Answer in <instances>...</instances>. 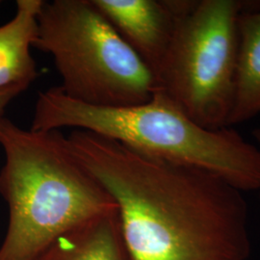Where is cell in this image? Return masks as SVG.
<instances>
[{"instance_id": "7c38bea8", "label": "cell", "mask_w": 260, "mask_h": 260, "mask_svg": "<svg viewBox=\"0 0 260 260\" xmlns=\"http://www.w3.org/2000/svg\"><path fill=\"white\" fill-rule=\"evenodd\" d=\"M0 3H1V1H0Z\"/></svg>"}, {"instance_id": "9c48e42d", "label": "cell", "mask_w": 260, "mask_h": 260, "mask_svg": "<svg viewBox=\"0 0 260 260\" xmlns=\"http://www.w3.org/2000/svg\"><path fill=\"white\" fill-rule=\"evenodd\" d=\"M235 90L229 126L260 114V10L243 9L238 19Z\"/></svg>"}, {"instance_id": "7a4b0ae2", "label": "cell", "mask_w": 260, "mask_h": 260, "mask_svg": "<svg viewBox=\"0 0 260 260\" xmlns=\"http://www.w3.org/2000/svg\"><path fill=\"white\" fill-rule=\"evenodd\" d=\"M0 146V194L9 210L0 260H40L65 233L118 211L59 130L23 129L1 117Z\"/></svg>"}, {"instance_id": "30bf717a", "label": "cell", "mask_w": 260, "mask_h": 260, "mask_svg": "<svg viewBox=\"0 0 260 260\" xmlns=\"http://www.w3.org/2000/svg\"><path fill=\"white\" fill-rule=\"evenodd\" d=\"M27 85H14L0 89V118L3 117V114L10 103L15 100L22 92L27 90Z\"/></svg>"}, {"instance_id": "52a82bcc", "label": "cell", "mask_w": 260, "mask_h": 260, "mask_svg": "<svg viewBox=\"0 0 260 260\" xmlns=\"http://www.w3.org/2000/svg\"><path fill=\"white\" fill-rule=\"evenodd\" d=\"M45 0H18L13 19L0 26V89L30 86L38 69L30 48L36 40L38 18Z\"/></svg>"}, {"instance_id": "ba28073f", "label": "cell", "mask_w": 260, "mask_h": 260, "mask_svg": "<svg viewBox=\"0 0 260 260\" xmlns=\"http://www.w3.org/2000/svg\"><path fill=\"white\" fill-rule=\"evenodd\" d=\"M40 260H131L122 239L118 211L65 233Z\"/></svg>"}, {"instance_id": "8992f818", "label": "cell", "mask_w": 260, "mask_h": 260, "mask_svg": "<svg viewBox=\"0 0 260 260\" xmlns=\"http://www.w3.org/2000/svg\"><path fill=\"white\" fill-rule=\"evenodd\" d=\"M154 76L171 45L176 14L171 0H93Z\"/></svg>"}, {"instance_id": "8fae6325", "label": "cell", "mask_w": 260, "mask_h": 260, "mask_svg": "<svg viewBox=\"0 0 260 260\" xmlns=\"http://www.w3.org/2000/svg\"><path fill=\"white\" fill-rule=\"evenodd\" d=\"M253 137L257 142V149L260 151V126H258L256 129L253 130Z\"/></svg>"}, {"instance_id": "5b68a950", "label": "cell", "mask_w": 260, "mask_h": 260, "mask_svg": "<svg viewBox=\"0 0 260 260\" xmlns=\"http://www.w3.org/2000/svg\"><path fill=\"white\" fill-rule=\"evenodd\" d=\"M176 27L155 75L163 92L208 129L229 126L235 90L238 19L236 0H171Z\"/></svg>"}, {"instance_id": "277c9868", "label": "cell", "mask_w": 260, "mask_h": 260, "mask_svg": "<svg viewBox=\"0 0 260 260\" xmlns=\"http://www.w3.org/2000/svg\"><path fill=\"white\" fill-rule=\"evenodd\" d=\"M33 47L52 56L69 98L103 107L148 103L153 73L93 0L44 1Z\"/></svg>"}, {"instance_id": "3957f363", "label": "cell", "mask_w": 260, "mask_h": 260, "mask_svg": "<svg viewBox=\"0 0 260 260\" xmlns=\"http://www.w3.org/2000/svg\"><path fill=\"white\" fill-rule=\"evenodd\" d=\"M86 130L149 156L202 169L239 189L260 190V151L235 130L208 129L157 90L148 103L103 107L75 101L58 87L38 94L33 130Z\"/></svg>"}, {"instance_id": "6da1fadb", "label": "cell", "mask_w": 260, "mask_h": 260, "mask_svg": "<svg viewBox=\"0 0 260 260\" xmlns=\"http://www.w3.org/2000/svg\"><path fill=\"white\" fill-rule=\"evenodd\" d=\"M67 138L117 204L131 260L249 258V211L239 189L90 131L75 129Z\"/></svg>"}]
</instances>
